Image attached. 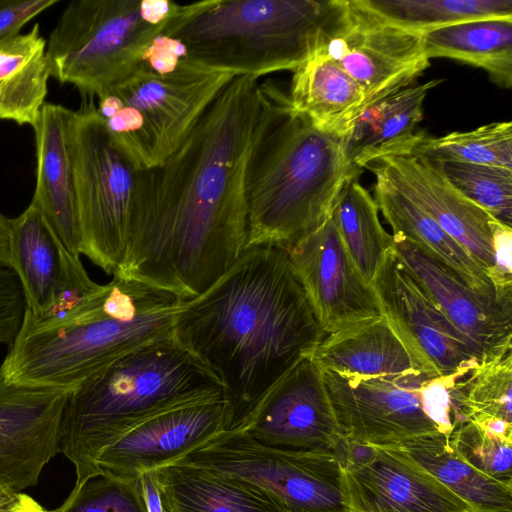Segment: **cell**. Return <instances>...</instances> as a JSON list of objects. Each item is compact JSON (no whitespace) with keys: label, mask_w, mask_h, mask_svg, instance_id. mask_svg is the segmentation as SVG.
Returning <instances> with one entry per match:
<instances>
[{"label":"cell","mask_w":512,"mask_h":512,"mask_svg":"<svg viewBox=\"0 0 512 512\" xmlns=\"http://www.w3.org/2000/svg\"><path fill=\"white\" fill-rule=\"evenodd\" d=\"M409 155L436 163H471L512 170V123L493 122L440 137L420 131Z\"/></svg>","instance_id":"836d02e7"},{"label":"cell","mask_w":512,"mask_h":512,"mask_svg":"<svg viewBox=\"0 0 512 512\" xmlns=\"http://www.w3.org/2000/svg\"><path fill=\"white\" fill-rule=\"evenodd\" d=\"M362 169L346 139L316 129L290 103L251 160L247 181V246L285 249L328 220L344 187Z\"/></svg>","instance_id":"5b68a950"},{"label":"cell","mask_w":512,"mask_h":512,"mask_svg":"<svg viewBox=\"0 0 512 512\" xmlns=\"http://www.w3.org/2000/svg\"><path fill=\"white\" fill-rule=\"evenodd\" d=\"M10 268L23 291L26 310L42 317L54 301L88 278L80 257L70 254L32 202L11 218Z\"/></svg>","instance_id":"44dd1931"},{"label":"cell","mask_w":512,"mask_h":512,"mask_svg":"<svg viewBox=\"0 0 512 512\" xmlns=\"http://www.w3.org/2000/svg\"><path fill=\"white\" fill-rule=\"evenodd\" d=\"M325 1L211 0L172 36L186 56L261 78L295 71L308 57Z\"/></svg>","instance_id":"52a82bcc"},{"label":"cell","mask_w":512,"mask_h":512,"mask_svg":"<svg viewBox=\"0 0 512 512\" xmlns=\"http://www.w3.org/2000/svg\"><path fill=\"white\" fill-rule=\"evenodd\" d=\"M427 57L449 58L485 70L501 88L512 87V18L451 24L423 34Z\"/></svg>","instance_id":"f546056e"},{"label":"cell","mask_w":512,"mask_h":512,"mask_svg":"<svg viewBox=\"0 0 512 512\" xmlns=\"http://www.w3.org/2000/svg\"><path fill=\"white\" fill-rule=\"evenodd\" d=\"M291 109L316 129L347 138L365 110L361 87L332 60L310 53L292 72Z\"/></svg>","instance_id":"d4e9b609"},{"label":"cell","mask_w":512,"mask_h":512,"mask_svg":"<svg viewBox=\"0 0 512 512\" xmlns=\"http://www.w3.org/2000/svg\"><path fill=\"white\" fill-rule=\"evenodd\" d=\"M388 448L419 464L473 512H512V485L472 467L453 449L449 435H422Z\"/></svg>","instance_id":"f1b7e54d"},{"label":"cell","mask_w":512,"mask_h":512,"mask_svg":"<svg viewBox=\"0 0 512 512\" xmlns=\"http://www.w3.org/2000/svg\"><path fill=\"white\" fill-rule=\"evenodd\" d=\"M392 235L398 257L481 360L512 352V307L480 296L423 247L402 235Z\"/></svg>","instance_id":"ffe728a7"},{"label":"cell","mask_w":512,"mask_h":512,"mask_svg":"<svg viewBox=\"0 0 512 512\" xmlns=\"http://www.w3.org/2000/svg\"><path fill=\"white\" fill-rule=\"evenodd\" d=\"M383 315L421 370L432 377L468 371L481 357L450 322L394 248L371 284Z\"/></svg>","instance_id":"4fadbf2b"},{"label":"cell","mask_w":512,"mask_h":512,"mask_svg":"<svg viewBox=\"0 0 512 512\" xmlns=\"http://www.w3.org/2000/svg\"><path fill=\"white\" fill-rule=\"evenodd\" d=\"M174 338L222 383L240 427L326 336L287 249L245 247L206 291L184 300Z\"/></svg>","instance_id":"7a4b0ae2"},{"label":"cell","mask_w":512,"mask_h":512,"mask_svg":"<svg viewBox=\"0 0 512 512\" xmlns=\"http://www.w3.org/2000/svg\"><path fill=\"white\" fill-rule=\"evenodd\" d=\"M70 392L0 378V488L22 492L38 484L44 467L60 453Z\"/></svg>","instance_id":"ac0fdd59"},{"label":"cell","mask_w":512,"mask_h":512,"mask_svg":"<svg viewBox=\"0 0 512 512\" xmlns=\"http://www.w3.org/2000/svg\"><path fill=\"white\" fill-rule=\"evenodd\" d=\"M58 3V0H1L0 42L18 35L29 21Z\"/></svg>","instance_id":"ab89813d"},{"label":"cell","mask_w":512,"mask_h":512,"mask_svg":"<svg viewBox=\"0 0 512 512\" xmlns=\"http://www.w3.org/2000/svg\"><path fill=\"white\" fill-rule=\"evenodd\" d=\"M442 82L433 79L407 87L365 110L346 138L347 150L360 169L384 156L409 154L420 131L424 100Z\"/></svg>","instance_id":"4316f807"},{"label":"cell","mask_w":512,"mask_h":512,"mask_svg":"<svg viewBox=\"0 0 512 512\" xmlns=\"http://www.w3.org/2000/svg\"><path fill=\"white\" fill-rule=\"evenodd\" d=\"M310 53L332 60L361 87L365 110L410 87L430 66L422 33L386 21L360 0L325 1Z\"/></svg>","instance_id":"8fae6325"},{"label":"cell","mask_w":512,"mask_h":512,"mask_svg":"<svg viewBox=\"0 0 512 512\" xmlns=\"http://www.w3.org/2000/svg\"><path fill=\"white\" fill-rule=\"evenodd\" d=\"M493 231V269L489 279L498 303L512 307V227L495 219Z\"/></svg>","instance_id":"f35d334b"},{"label":"cell","mask_w":512,"mask_h":512,"mask_svg":"<svg viewBox=\"0 0 512 512\" xmlns=\"http://www.w3.org/2000/svg\"><path fill=\"white\" fill-rule=\"evenodd\" d=\"M25 311L23 291L15 272L0 264V344H12Z\"/></svg>","instance_id":"74e56055"},{"label":"cell","mask_w":512,"mask_h":512,"mask_svg":"<svg viewBox=\"0 0 512 512\" xmlns=\"http://www.w3.org/2000/svg\"><path fill=\"white\" fill-rule=\"evenodd\" d=\"M336 418L348 440L392 446L458 425L452 388L464 374L358 378L323 371Z\"/></svg>","instance_id":"ba28073f"},{"label":"cell","mask_w":512,"mask_h":512,"mask_svg":"<svg viewBox=\"0 0 512 512\" xmlns=\"http://www.w3.org/2000/svg\"><path fill=\"white\" fill-rule=\"evenodd\" d=\"M220 397L219 379L173 335L118 358L68 396L60 453L74 465L75 485L101 474L100 454L143 421Z\"/></svg>","instance_id":"277c9868"},{"label":"cell","mask_w":512,"mask_h":512,"mask_svg":"<svg viewBox=\"0 0 512 512\" xmlns=\"http://www.w3.org/2000/svg\"><path fill=\"white\" fill-rule=\"evenodd\" d=\"M238 75L185 56L164 73L141 62L107 92L139 113L157 167L183 144L210 104Z\"/></svg>","instance_id":"7c38bea8"},{"label":"cell","mask_w":512,"mask_h":512,"mask_svg":"<svg viewBox=\"0 0 512 512\" xmlns=\"http://www.w3.org/2000/svg\"><path fill=\"white\" fill-rule=\"evenodd\" d=\"M335 452L350 512H473L419 464L391 448L344 438Z\"/></svg>","instance_id":"5bb4252c"},{"label":"cell","mask_w":512,"mask_h":512,"mask_svg":"<svg viewBox=\"0 0 512 512\" xmlns=\"http://www.w3.org/2000/svg\"><path fill=\"white\" fill-rule=\"evenodd\" d=\"M386 21L419 33L460 22L512 18V0H360Z\"/></svg>","instance_id":"d6a6232c"},{"label":"cell","mask_w":512,"mask_h":512,"mask_svg":"<svg viewBox=\"0 0 512 512\" xmlns=\"http://www.w3.org/2000/svg\"><path fill=\"white\" fill-rule=\"evenodd\" d=\"M449 442L472 467L499 482L512 485V437L493 433L467 421L452 430Z\"/></svg>","instance_id":"d590c367"},{"label":"cell","mask_w":512,"mask_h":512,"mask_svg":"<svg viewBox=\"0 0 512 512\" xmlns=\"http://www.w3.org/2000/svg\"><path fill=\"white\" fill-rule=\"evenodd\" d=\"M364 168L429 214L489 278L493 269L492 224L496 218L454 188L439 163L403 154L380 157Z\"/></svg>","instance_id":"d6986e66"},{"label":"cell","mask_w":512,"mask_h":512,"mask_svg":"<svg viewBox=\"0 0 512 512\" xmlns=\"http://www.w3.org/2000/svg\"><path fill=\"white\" fill-rule=\"evenodd\" d=\"M331 218L363 279L371 286L385 255L394 248L393 235L381 224L374 197L357 179L341 191Z\"/></svg>","instance_id":"1f68e13d"},{"label":"cell","mask_w":512,"mask_h":512,"mask_svg":"<svg viewBox=\"0 0 512 512\" xmlns=\"http://www.w3.org/2000/svg\"><path fill=\"white\" fill-rule=\"evenodd\" d=\"M0 512H50L40 503L27 494L22 493L19 501L11 507L0 510Z\"/></svg>","instance_id":"7bdbcfd3"},{"label":"cell","mask_w":512,"mask_h":512,"mask_svg":"<svg viewBox=\"0 0 512 512\" xmlns=\"http://www.w3.org/2000/svg\"><path fill=\"white\" fill-rule=\"evenodd\" d=\"M21 495L22 492H15L12 490L0 488V510L16 504L19 501Z\"/></svg>","instance_id":"ee69618b"},{"label":"cell","mask_w":512,"mask_h":512,"mask_svg":"<svg viewBox=\"0 0 512 512\" xmlns=\"http://www.w3.org/2000/svg\"><path fill=\"white\" fill-rule=\"evenodd\" d=\"M139 479L144 494L147 512H165L154 471L142 474Z\"/></svg>","instance_id":"60d3db41"},{"label":"cell","mask_w":512,"mask_h":512,"mask_svg":"<svg viewBox=\"0 0 512 512\" xmlns=\"http://www.w3.org/2000/svg\"><path fill=\"white\" fill-rule=\"evenodd\" d=\"M375 178L373 197L393 234L420 245L477 294L498 303L491 281L470 254L417 204L385 180Z\"/></svg>","instance_id":"484cf974"},{"label":"cell","mask_w":512,"mask_h":512,"mask_svg":"<svg viewBox=\"0 0 512 512\" xmlns=\"http://www.w3.org/2000/svg\"><path fill=\"white\" fill-rule=\"evenodd\" d=\"M287 251L326 335L383 316L331 217Z\"/></svg>","instance_id":"2e32d148"},{"label":"cell","mask_w":512,"mask_h":512,"mask_svg":"<svg viewBox=\"0 0 512 512\" xmlns=\"http://www.w3.org/2000/svg\"><path fill=\"white\" fill-rule=\"evenodd\" d=\"M154 474L165 512H289L252 484L210 468L173 463Z\"/></svg>","instance_id":"cb8c5ba5"},{"label":"cell","mask_w":512,"mask_h":512,"mask_svg":"<svg viewBox=\"0 0 512 512\" xmlns=\"http://www.w3.org/2000/svg\"><path fill=\"white\" fill-rule=\"evenodd\" d=\"M50 77L46 40L38 23L27 33L0 42V120L33 127Z\"/></svg>","instance_id":"83f0119b"},{"label":"cell","mask_w":512,"mask_h":512,"mask_svg":"<svg viewBox=\"0 0 512 512\" xmlns=\"http://www.w3.org/2000/svg\"><path fill=\"white\" fill-rule=\"evenodd\" d=\"M458 423L473 422L512 436V352L481 360L452 388Z\"/></svg>","instance_id":"4dcf8cb0"},{"label":"cell","mask_w":512,"mask_h":512,"mask_svg":"<svg viewBox=\"0 0 512 512\" xmlns=\"http://www.w3.org/2000/svg\"><path fill=\"white\" fill-rule=\"evenodd\" d=\"M175 463L210 468L250 483L289 512H350L335 451L273 448L232 428Z\"/></svg>","instance_id":"30bf717a"},{"label":"cell","mask_w":512,"mask_h":512,"mask_svg":"<svg viewBox=\"0 0 512 512\" xmlns=\"http://www.w3.org/2000/svg\"><path fill=\"white\" fill-rule=\"evenodd\" d=\"M11 218L0 212V264L10 267Z\"/></svg>","instance_id":"b9f144b4"},{"label":"cell","mask_w":512,"mask_h":512,"mask_svg":"<svg viewBox=\"0 0 512 512\" xmlns=\"http://www.w3.org/2000/svg\"><path fill=\"white\" fill-rule=\"evenodd\" d=\"M73 110L43 105L32 127L36 148V185L32 197L49 226L72 255L80 257L82 233L76 197L69 127Z\"/></svg>","instance_id":"7402d4cb"},{"label":"cell","mask_w":512,"mask_h":512,"mask_svg":"<svg viewBox=\"0 0 512 512\" xmlns=\"http://www.w3.org/2000/svg\"><path fill=\"white\" fill-rule=\"evenodd\" d=\"M259 79H232L170 157L137 172L125 257L114 277L189 300L245 249L248 169L288 104L287 92Z\"/></svg>","instance_id":"6da1fadb"},{"label":"cell","mask_w":512,"mask_h":512,"mask_svg":"<svg viewBox=\"0 0 512 512\" xmlns=\"http://www.w3.org/2000/svg\"><path fill=\"white\" fill-rule=\"evenodd\" d=\"M310 357L323 371L358 378L423 372L384 315L326 335Z\"/></svg>","instance_id":"603a6c76"},{"label":"cell","mask_w":512,"mask_h":512,"mask_svg":"<svg viewBox=\"0 0 512 512\" xmlns=\"http://www.w3.org/2000/svg\"><path fill=\"white\" fill-rule=\"evenodd\" d=\"M439 165L445 178L461 194L512 227V170L459 162Z\"/></svg>","instance_id":"e575fe53"},{"label":"cell","mask_w":512,"mask_h":512,"mask_svg":"<svg viewBox=\"0 0 512 512\" xmlns=\"http://www.w3.org/2000/svg\"><path fill=\"white\" fill-rule=\"evenodd\" d=\"M210 2L71 1L46 40L51 77L98 99L142 62L154 39L173 35Z\"/></svg>","instance_id":"8992f818"},{"label":"cell","mask_w":512,"mask_h":512,"mask_svg":"<svg viewBox=\"0 0 512 512\" xmlns=\"http://www.w3.org/2000/svg\"><path fill=\"white\" fill-rule=\"evenodd\" d=\"M225 397L183 405L153 416L121 436L99 456L101 474L135 480L173 464L232 424Z\"/></svg>","instance_id":"e0dca14e"},{"label":"cell","mask_w":512,"mask_h":512,"mask_svg":"<svg viewBox=\"0 0 512 512\" xmlns=\"http://www.w3.org/2000/svg\"><path fill=\"white\" fill-rule=\"evenodd\" d=\"M183 301L157 287L113 277L68 312L36 318L26 310L0 378L73 391L128 352L172 336Z\"/></svg>","instance_id":"3957f363"},{"label":"cell","mask_w":512,"mask_h":512,"mask_svg":"<svg viewBox=\"0 0 512 512\" xmlns=\"http://www.w3.org/2000/svg\"><path fill=\"white\" fill-rule=\"evenodd\" d=\"M50 512H147L140 479L105 474L75 485L67 499Z\"/></svg>","instance_id":"8d00e7d4"},{"label":"cell","mask_w":512,"mask_h":512,"mask_svg":"<svg viewBox=\"0 0 512 512\" xmlns=\"http://www.w3.org/2000/svg\"><path fill=\"white\" fill-rule=\"evenodd\" d=\"M69 146L81 255L114 275L125 257L138 170L109 134L94 100H85L73 110Z\"/></svg>","instance_id":"9c48e42d"},{"label":"cell","mask_w":512,"mask_h":512,"mask_svg":"<svg viewBox=\"0 0 512 512\" xmlns=\"http://www.w3.org/2000/svg\"><path fill=\"white\" fill-rule=\"evenodd\" d=\"M237 429L279 449L336 451L345 438L311 357L285 374Z\"/></svg>","instance_id":"9a60e30c"}]
</instances>
